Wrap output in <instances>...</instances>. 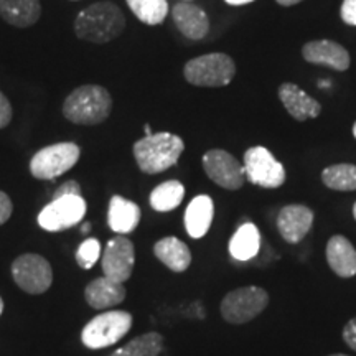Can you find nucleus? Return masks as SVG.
Segmentation results:
<instances>
[{
  "mask_svg": "<svg viewBox=\"0 0 356 356\" xmlns=\"http://www.w3.org/2000/svg\"><path fill=\"white\" fill-rule=\"evenodd\" d=\"M127 291L124 284L111 280L109 277H97L88 284L84 289V299L91 309L108 310L111 307L122 304L126 299Z\"/></svg>",
  "mask_w": 356,
  "mask_h": 356,
  "instance_id": "nucleus-17",
  "label": "nucleus"
},
{
  "mask_svg": "<svg viewBox=\"0 0 356 356\" xmlns=\"http://www.w3.org/2000/svg\"><path fill=\"white\" fill-rule=\"evenodd\" d=\"M70 195H81V186H79L78 181L74 180L65 181V184L61 185L55 193H53V200L61 198V197H70Z\"/></svg>",
  "mask_w": 356,
  "mask_h": 356,
  "instance_id": "nucleus-32",
  "label": "nucleus"
},
{
  "mask_svg": "<svg viewBox=\"0 0 356 356\" xmlns=\"http://www.w3.org/2000/svg\"><path fill=\"white\" fill-rule=\"evenodd\" d=\"M140 208L131 200H126L121 195H114L109 202L108 210V225L109 228L118 234H129L139 226L140 222Z\"/></svg>",
  "mask_w": 356,
  "mask_h": 356,
  "instance_id": "nucleus-20",
  "label": "nucleus"
},
{
  "mask_svg": "<svg viewBox=\"0 0 356 356\" xmlns=\"http://www.w3.org/2000/svg\"><path fill=\"white\" fill-rule=\"evenodd\" d=\"M243 167L246 180L261 188H279L286 181V168L262 145L244 152Z\"/></svg>",
  "mask_w": 356,
  "mask_h": 356,
  "instance_id": "nucleus-8",
  "label": "nucleus"
},
{
  "mask_svg": "<svg viewBox=\"0 0 356 356\" xmlns=\"http://www.w3.org/2000/svg\"><path fill=\"white\" fill-rule=\"evenodd\" d=\"M184 150L185 142L181 137L170 132H157L137 140L132 152L140 172L155 175L177 165Z\"/></svg>",
  "mask_w": 356,
  "mask_h": 356,
  "instance_id": "nucleus-2",
  "label": "nucleus"
},
{
  "mask_svg": "<svg viewBox=\"0 0 356 356\" xmlns=\"http://www.w3.org/2000/svg\"><path fill=\"white\" fill-rule=\"evenodd\" d=\"M177 29L190 40H202L210 32V20L202 7L190 2H178L172 8Z\"/></svg>",
  "mask_w": 356,
  "mask_h": 356,
  "instance_id": "nucleus-16",
  "label": "nucleus"
},
{
  "mask_svg": "<svg viewBox=\"0 0 356 356\" xmlns=\"http://www.w3.org/2000/svg\"><path fill=\"white\" fill-rule=\"evenodd\" d=\"M89 229H91V225H89V222H86V225H84V226H83V233H84V234H86Z\"/></svg>",
  "mask_w": 356,
  "mask_h": 356,
  "instance_id": "nucleus-37",
  "label": "nucleus"
},
{
  "mask_svg": "<svg viewBox=\"0 0 356 356\" xmlns=\"http://www.w3.org/2000/svg\"><path fill=\"white\" fill-rule=\"evenodd\" d=\"M343 340L351 350L356 351V317L351 318L343 328Z\"/></svg>",
  "mask_w": 356,
  "mask_h": 356,
  "instance_id": "nucleus-33",
  "label": "nucleus"
},
{
  "mask_svg": "<svg viewBox=\"0 0 356 356\" xmlns=\"http://www.w3.org/2000/svg\"><path fill=\"white\" fill-rule=\"evenodd\" d=\"M340 17L346 25L356 26V0H343L340 8Z\"/></svg>",
  "mask_w": 356,
  "mask_h": 356,
  "instance_id": "nucleus-29",
  "label": "nucleus"
},
{
  "mask_svg": "<svg viewBox=\"0 0 356 356\" xmlns=\"http://www.w3.org/2000/svg\"><path fill=\"white\" fill-rule=\"evenodd\" d=\"M13 211V203L6 191H0V226L10 220Z\"/></svg>",
  "mask_w": 356,
  "mask_h": 356,
  "instance_id": "nucleus-31",
  "label": "nucleus"
},
{
  "mask_svg": "<svg viewBox=\"0 0 356 356\" xmlns=\"http://www.w3.org/2000/svg\"><path fill=\"white\" fill-rule=\"evenodd\" d=\"M353 216H355V220H356V203L353 204Z\"/></svg>",
  "mask_w": 356,
  "mask_h": 356,
  "instance_id": "nucleus-39",
  "label": "nucleus"
},
{
  "mask_svg": "<svg viewBox=\"0 0 356 356\" xmlns=\"http://www.w3.org/2000/svg\"><path fill=\"white\" fill-rule=\"evenodd\" d=\"M126 29V17L113 2H96L83 8L74 20V33L84 42L104 44L115 40Z\"/></svg>",
  "mask_w": 356,
  "mask_h": 356,
  "instance_id": "nucleus-1",
  "label": "nucleus"
},
{
  "mask_svg": "<svg viewBox=\"0 0 356 356\" xmlns=\"http://www.w3.org/2000/svg\"><path fill=\"white\" fill-rule=\"evenodd\" d=\"M215 216V203L208 195H198L191 200L185 211V229L190 238L202 239L211 228Z\"/></svg>",
  "mask_w": 356,
  "mask_h": 356,
  "instance_id": "nucleus-19",
  "label": "nucleus"
},
{
  "mask_svg": "<svg viewBox=\"0 0 356 356\" xmlns=\"http://www.w3.org/2000/svg\"><path fill=\"white\" fill-rule=\"evenodd\" d=\"M261 249V233L254 222L248 221L239 226L229 239V254L236 261H251Z\"/></svg>",
  "mask_w": 356,
  "mask_h": 356,
  "instance_id": "nucleus-23",
  "label": "nucleus"
},
{
  "mask_svg": "<svg viewBox=\"0 0 356 356\" xmlns=\"http://www.w3.org/2000/svg\"><path fill=\"white\" fill-rule=\"evenodd\" d=\"M13 109L10 101L7 99V96L0 91V129L7 127L12 121Z\"/></svg>",
  "mask_w": 356,
  "mask_h": 356,
  "instance_id": "nucleus-30",
  "label": "nucleus"
},
{
  "mask_svg": "<svg viewBox=\"0 0 356 356\" xmlns=\"http://www.w3.org/2000/svg\"><path fill=\"white\" fill-rule=\"evenodd\" d=\"M269 304V293L262 287L248 286L239 287L226 293L221 300V317L228 323L243 325L254 320L257 315L266 310Z\"/></svg>",
  "mask_w": 356,
  "mask_h": 356,
  "instance_id": "nucleus-7",
  "label": "nucleus"
},
{
  "mask_svg": "<svg viewBox=\"0 0 356 356\" xmlns=\"http://www.w3.org/2000/svg\"><path fill=\"white\" fill-rule=\"evenodd\" d=\"M129 8L142 24L155 26L163 24L168 15L167 0H126Z\"/></svg>",
  "mask_w": 356,
  "mask_h": 356,
  "instance_id": "nucleus-26",
  "label": "nucleus"
},
{
  "mask_svg": "<svg viewBox=\"0 0 356 356\" xmlns=\"http://www.w3.org/2000/svg\"><path fill=\"white\" fill-rule=\"evenodd\" d=\"M353 136H355V139H356V122L353 124Z\"/></svg>",
  "mask_w": 356,
  "mask_h": 356,
  "instance_id": "nucleus-40",
  "label": "nucleus"
},
{
  "mask_svg": "<svg viewBox=\"0 0 356 356\" xmlns=\"http://www.w3.org/2000/svg\"><path fill=\"white\" fill-rule=\"evenodd\" d=\"M202 163L204 173L218 186L231 191L243 188L246 175H244V167L234 155L226 150L213 149L203 155Z\"/></svg>",
  "mask_w": 356,
  "mask_h": 356,
  "instance_id": "nucleus-11",
  "label": "nucleus"
},
{
  "mask_svg": "<svg viewBox=\"0 0 356 356\" xmlns=\"http://www.w3.org/2000/svg\"><path fill=\"white\" fill-rule=\"evenodd\" d=\"M144 131H145V137H149V136H152V129H150V126L149 124H145V127H144Z\"/></svg>",
  "mask_w": 356,
  "mask_h": 356,
  "instance_id": "nucleus-36",
  "label": "nucleus"
},
{
  "mask_svg": "<svg viewBox=\"0 0 356 356\" xmlns=\"http://www.w3.org/2000/svg\"><path fill=\"white\" fill-rule=\"evenodd\" d=\"M236 65L225 53H208L190 60L184 68V76L193 86L222 88L233 81Z\"/></svg>",
  "mask_w": 356,
  "mask_h": 356,
  "instance_id": "nucleus-5",
  "label": "nucleus"
},
{
  "mask_svg": "<svg viewBox=\"0 0 356 356\" xmlns=\"http://www.w3.org/2000/svg\"><path fill=\"white\" fill-rule=\"evenodd\" d=\"M81 149L74 142H58L43 147L30 160V173L38 180H55L78 163Z\"/></svg>",
  "mask_w": 356,
  "mask_h": 356,
  "instance_id": "nucleus-6",
  "label": "nucleus"
},
{
  "mask_svg": "<svg viewBox=\"0 0 356 356\" xmlns=\"http://www.w3.org/2000/svg\"><path fill=\"white\" fill-rule=\"evenodd\" d=\"M134 318L126 310H106L96 315L81 332V341L86 348L101 350L118 343L132 328Z\"/></svg>",
  "mask_w": 356,
  "mask_h": 356,
  "instance_id": "nucleus-4",
  "label": "nucleus"
},
{
  "mask_svg": "<svg viewBox=\"0 0 356 356\" xmlns=\"http://www.w3.org/2000/svg\"><path fill=\"white\" fill-rule=\"evenodd\" d=\"M275 2L282 7H292V6H297V3L304 2V0H275Z\"/></svg>",
  "mask_w": 356,
  "mask_h": 356,
  "instance_id": "nucleus-34",
  "label": "nucleus"
},
{
  "mask_svg": "<svg viewBox=\"0 0 356 356\" xmlns=\"http://www.w3.org/2000/svg\"><path fill=\"white\" fill-rule=\"evenodd\" d=\"M328 356H348V355H343V353H335V355H328Z\"/></svg>",
  "mask_w": 356,
  "mask_h": 356,
  "instance_id": "nucleus-41",
  "label": "nucleus"
},
{
  "mask_svg": "<svg viewBox=\"0 0 356 356\" xmlns=\"http://www.w3.org/2000/svg\"><path fill=\"white\" fill-rule=\"evenodd\" d=\"M302 56L312 65H322L335 71L350 68V53L333 40H314L304 44Z\"/></svg>",
  "mask_w": 356,
  "mask_h": 356,
  "instance_id": "nucleus-14",
  "label": "nucleus"
},
{
  "mask_svg": "<svg viewBox=\"0 0 356 356\" xmlns=\"http://www.w3.org/2000/svg\"><path fill=\"white\" fill-rule=\"evenodd\" d=\"M315 215L309 207L304 204H287L280 208L277 215V231L284 238V241L297 244L309 234V231L314 226Z\"/></svg>",
  "mask_w": 356,
  "mask_h": 356,
  "instance_id": "nucleus-13",
  "label": "nucleus"
},
{
  "mask_svg": "<svg viewBox=\"0 0 356 356\" xmlns=\"http://www.w3.org/2000/svg\"><path fill=\"white\" fill-rule=\"evenodd\" d=\"M2 312H3V300L2 297H0V315H2Z\"/></svg>",
  "mask_w": 356,
  "mask_h": 356,
  "instance_id": "nucleus-38",
  "label": "nucleus"
},
{
  "mask_svg": "<svg viewBox=\"0 0 356 356\" xmlns=\"http://www.w3.org/2000/svg\"><path fill=\"white\" fill-rule=\"evenodd\" d=\"M113 97L106 88L84 84L65 99L63 115L76 126H97L109 118Z\"/></svg>",
  "mask_w": 356,
  "mask_h": 356,
  "instance_id": "nucleus-3",
  "label": "nucleus"
},
{
  "mask_svg": "<svg viewBox=\"0 0 356 356\" xmlns=\"http://www.w3.org/2000/svg\"><path fill=\"white\" fill-rule=\"evenodd\" d=\"M279 99L284 108L296 121L304 122L307 119L318 118L322 106L317 99L307 95L304 89L293 83H284L279 86Z\"/></svg>",
  "mask_w": 356,
  "mask_h": 356,
  "instance_id": "nucleus-15",
  "label": "nucleus"
},
{
  "mask_svg": "<svg viewBox=\"0 0 356 356\" xmlns=\"http://www.w3.org/2000/svg\"><path fill=\"white\" fill-rule=\"evenodd\" d=\"M0 17L17 29H29L42 17L40 0H0Z\"/></svg>",
  "mask_w": 356,
  "mask_h": 356,
  "instance_id": "nucleus-21",
  "label": "nucleus"
},
{
  "mask_svg": "<svg viewBox=\"0 0 356 356\" xmlns=\"http://www.w3.org/2000/svg\"><path fill=\"white\" fill-rule=\"evenodd\" d=\"M185 198V186L178 180H167L155 186L150 193V207L155 211L167 213L175 210Z\"/></svg>",
  "mask_w": 356,
  "mask_h": 356,
  "instance_id": "nucleus-24",
  "label": "nucleus"
},
{
  "mask_svg": "<svg viewBox=\"0 0 356 356\" xmlns=\"http://www.w3.org/2000/svg\"><path fill=\"white\" fill-rule=\"evenodd\" d=\"M325 256L330 269L338 277L350 279L356 275V249L348 238L335 234L328 239Z\"/></svg>",
  "mask_w": 356,
  "mask_h": 356,
  "instance_id": "nucleus-18",
  "label": "nucleus"
},
{
  "mask_svg": "<svg viewBox=\"0 0 356 356\" xmlns=\"http://www.w3.org/2000/svg\"><path fill=\"white\" fill-rule=\"evenodd\" d=\"M86 202L81 195H70V197L55 198L51 203L40 211V228L50 233H58L76 226L86 215Z\"/></svg>",
  "mask_w": 356,
  "mask_h": 356,
  "instance_id": "nucleus-10",
  "label": "nucleus"
},
{
  "mask_svg": "<svg viewBox=\"0 0 356 356\" xmlns=\"http://www.w3.org/2000/svg\"><path fill=\"white\" fill-rule=\"evenodd\" d=\"M12 277L22 291L32 296H40L51 287L53 269L43 256L29 252L12 262Z\"/></svg>",
  "mask_w": 356,
  "mask_h": 356,
  "instance_id": "nucleus-9",
  "label": "nucleus"
},
{
  "mask_svg": "<svg viewBox=\"0 0 356 356\" xmlns=\"http://www.w3.org/2000/svg\"><path fill=\"white\" fill-rule=\"evenodd\" d=\"M101 243L95 238H88L79 244L76 251V261L81 269H92V266L99 261L101 257Z\"/></svg>",
  "mask_w": 356,
  "mask_h": 356,
  "instance_id": "nucleus-28",
  "label": "nucleus"
},
{
  "mask_svg": "<svg viewBox=\"0 0 356 356\" xmlns=\"http://www.w3.org/2000/svg\"><path fill=\"white\" fill-rule=\"evenodd\" d=\"M163 351V337L157 332H149L132 338L129 343L118 348L111 356H159Z\"/></svg>",
  "mask_w": 356,
  "mask_h": 356,
  "instance_id": "nucleus-25",
  "label": "nucleus"
},
{
  "mask_svg": "<svg viewBox=\"0 0 356 356\" xmlns=\"http://www.w3.org/2000/svg\"><path fill=\"white\" fill-rule=\"evenodd\" d=\"M322 181L330 190L355 191L356 165H351V163H337V165L327 167L322 172Z\"/></svg>",
  "mask_w": 356,
  "mask_h": 356,
  "instance_id": "nucleus-27",
  "label": "nucleus"
},
{
  "mask_svg": "<svg viewBox=\"0 0 356 356\" xmlns=\"http://www.w3.org/2000/svg\"><path fill=\"white\" fill-rule=\"evenodd\" d=\"M154 254L173 273H185L191 264V252L184 241L175 236H167L155 243Z\"/></svg>",
  "mask_w": 356,
  "mask_h": 356,
  "instance_id": "nucleus-22",
  "label": "nucleus"
},
{
  "mask_svg": "<svg viewBox=\"0 0 356 356\" xmlns=\"http://www.w3.org/2000/svg\"><path fill=\"white\" fill-rule=\"evenodd\" d=\"M226 3H229V6H246V3H251L254 2V0H225Z\"/></svg>",
  "mask_w": 356,
  "mask_h": 356,
  "instance_id": "nucleus-35",
  "label": "nucleus"
},
{
  "mask_svg": "<svg viewBox=\"0 0 356 356\" xmlns=\"http://www.w3.org/2000/svg\"><path fill=\"white\" fill-rule=\"evenodd\" d=\"M136 264V248L129 238L118 236L106 244L101 257V267L106 277L124 284L131 279Z\"/></svg>",
  "mask_w": 356,
  "mask_h": 356,
  "instance_id": "nucleus-12",
  "label": "nucleus"
}]
</instances>
